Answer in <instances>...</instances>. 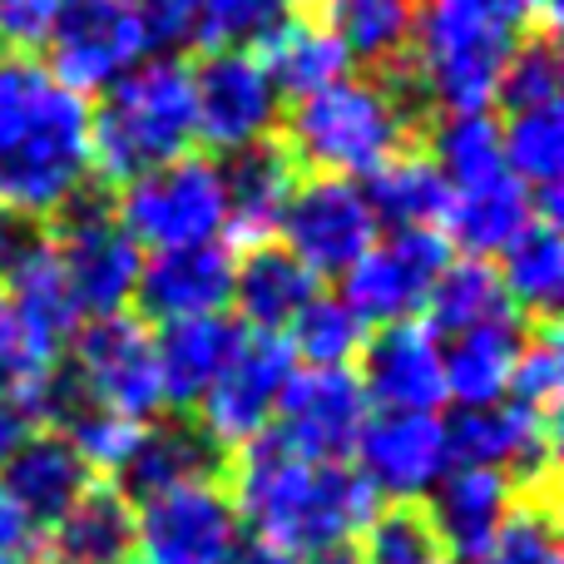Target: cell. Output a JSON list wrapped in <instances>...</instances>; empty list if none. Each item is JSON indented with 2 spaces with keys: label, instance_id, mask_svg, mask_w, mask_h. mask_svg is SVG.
<instances>
[{
  "label": "cell",
  "instance_id": "1",
  "mask_svg": "<svg viewBox=\"0 0 564 564\" xmlns=\"http://www.w3.org/2000/svg\"><path fill=\"white\" fill-rule=\"evenodd\" d=\"M224 490L258 545L288 550L302 564H341L361 525L381 510L347 460H307L273 431L234 451Z\"/></svg>",
  "mask_w": 564,
  "mask_h": 564
},
{
  "label": "cell",
  "instance_id": "2",
  "mask_svg": "<svg viewBox=\"0 0 564 564\" xmlns=\"http://www.w3.org/2000/svg\"><path fill=\"white\" fill-rule=\"evenodd\" d=\"M89 99L40 59H0V218L50 224L85 198L95 174Z\"/></svg>",
  "mask_w": 564,
  "mask_h": 564
},
{
  "label": "cell",
  "instance_id": "3",
  "mask_svg": "<svg viewBox=\"0 0 564 564\" xmlns=\"http://www.w3.org/2000/svg\"><path fill=\"white\" fill-rule=\"evenodd\" d=\"M282 149L312 178H347L367 184L377 169H387L397 154L411 149V105L397 85L367 75H347L317 95L297 99L282 119Z\"/></svg>",
  "mask_w": 564,
  "mask_h": 564
},
{
  "label": "cell",
  "instance_id": "4",
  "mask_svg": "<svg viewBox=\"0 0 564 564\" xmlns=\"http://www.w3.org/2000/svg\"><path fill=\"white\" fill-rule=\"evenodd\" d=\"M520 25L500 0H416L406 69L421 99L441 115H490Z\"/></svg>",
  "mask_w": 564,
  "mask_h": 564
},
{
  "label": "cell",
  "instance_id": "5",
  "mask_svg": "<svg viewBox=\"0 0 564 564\" xmlns=\"http://www.w3.org/2000/svg\"><path fill=\"white\" fill-rule=\"evenodd\" d=\"M95 174L129 184L159 164L194 154V75L178 55H149L89 105Z\"/></svg>",
  "mask_w": 564,
  "mask_h": 564
},
{
  "label": "cell",
  "instance_id": "6",
  "mask_svg": "<svg viewBox=\"0 0 564 564\" xmlns=\"http://www.w3.org/2000/svg\"><path fill=\"white\" fill-rule=\"evenodd\" d=\"M139 253L224 243V164L208 154H184L149 174L119 184V204L109 208Z\"/></svg>",
  "mask_w": 564,
  "mask_h": 564
},
{
  "label": "cell",
  "instance_id": "7",
  "mask_svg": "<svg viewBox=\"0 0 564 564\" xmlns=\"http://www.w3.org/2000/svg\"><path fill=\"white\" fill-rule=\"evenodd\" d=\"M69 381L79 401L99 411H115L129 421H154L169 411L164 371H159L154 332L134 312H115L69 337Z\"/></svg>",
  "mask_w": 564,
  "mask_h": 564
},
{
  "label": "cell",
  "instance_id": "8",
  "mask_svg": "<svg viewBox=\"0 0 564 564\" xmlns=\"http://www.w3.org/2000/svg\"><path fill=\"white\" fill-rule=\"evenodd\" d=\"M40 50H45L40 65L79 99H89L154 55V40L139 0H65Z\"/></svg>",
  "mask_w": 564,
  "mask_h": 564
},
{
  "label": "cell",
  "instance_id": "9",
  "mask_svg": "<svg viewBox=\"0 0 564 564\" xmlns=\"http://www.w3.org/2000/svg\"><path fill=\"white\" fill-rule=\"evenodd\" d=\"M451 258L456 248L436 228H381L377 243L341 273V297L371 332L391 322H416Z\"/></svg>",
  "mask_w": 564,
  "mask_h": 564
},
{
  "label": "cell",
  "instance_id": "10",
  "mask_svg": "<svg viewBox=\"0 0 564 564\" xmlns=\"http://www.w3.org/2000/svg\"><path fill=\"white\" fill-rule=\"evenodd\" d=\"M243 525L224 480H188L134 506V564H228Z\"/></svg>",
  "mask_w": 564,
  "mask_h": 564
},
{
  "label": "cell",
  "instance_id": "11",
  "mask_svg": "<svg viewBox=\"0 0 564 564\" xmlns=\"http://www.w3.org/2000/svg\"><path fill=\"white\" fill-rule=\"evenodd\" d=\"M194 75V134L214 154H243V149L273 144L282 124V99L258 65L253 50H208Z\"/></svg>",
  "mask_w": 564,
  "mask_h": 564
},
{
  "label": "cell",
  "instance_id": "12",
  "mask_svg": "<svg viewBox=\"0 0 564 564\" xmlns=\"http://www.w3.org/2000/svg\"><path fill=\"white\" fill-rule=\"evenodd\" d=\"M297 371L288 341L268 337V332H243L234 347V357L224 361V371L214 377V387L198 397L194 426L214 441L218 451H238L248 441L268 436L278 416V401L288 377Z\"/></svg>",
  "mask_w": 564,
  "mask_h": 564
},
{
  "label": "cell",
  "instance_id": "13",
  "mask_svg": "<svg viewBox=\"0 0 564 564\" xmlns=\"http://www.w3.org/2000/svg\"><path fill=\"white\" fill-rule=\"evenodd\" d=\"M381 224L377 208L367 198V184H347V178H307L292 188L288 208L278 224V248H288L312 278H341L371 243H377Z\"/></svg>",
  "mask_w": 564,
  "mask_h": 564
},
{
  "label": "cell",
  "instance_id": "14",
  "mask_svg": "<svg viewBox=\"0 0 564 564\" xmlns=\"http://www.w3.org/2000/svg\"><path fill=\"white\" fill-rule=\"evenodd\" d=\"M357 476L387 506H421L451 470L446 421L436 411H371L357 446Z\"/></svg>",
  "mask_w": 564,
  "mask_h": 564
},
{
  "label": "cell",
  "instance_id": "15",
  "mask_svg": "<svg viewBox=\"0 0 564 564\" xmlns=\"http://www.w3.org/2000/svg\"><path fill=\"white\" fill-rule=\"evenodd\" d=\"M451 466H480L506 476L520 496H550L555 486V421L500 401V406L456 411L446 421Z\"/></svg>",
  "mask_w": 564,
  "mask_h": 564
},
{
  "label": "cell",
  "instance_id": "16",
  "mask_svg": "<svg viewBox=\"0 0 564 564\" xmlns=\"http://www.w3.org/2000/svg\"><path fill=\"white\" fill-rule=\"evenodd\" d=\"M55 253H59V268H65L69 297H75V307H79V322L85 317L99 322V317H115V312H129L144 253L129 243V234L115 224L109 208L79 198V204L59 218Z\"/></svg>",
  "mask_w": 564,
  "mask_h": 564
},
{
  "label": "cell",
  "instance_id": "17",
  "mask_svg": "<svg viewBox=\"0 0 564 564\" xmlns=\"http://www.w3.org/2000/svg\"><path fill=\"white\" fill-rule=\"evenodd\" d=\"M371 401L351 367H297L282 387L273 436L307 460H347Z\"/></svg>",
  "mask_w": 564,
  "mask_h": 564
},
{
  "label": "cell",
  "instance_id": "18",
  "mask_svg": "<svg viewBox=\"0 0 564 564\" xmlns=\"http://www.w3.org/2000/svg\"><path fill=\"white\" fill-rule=\"evenodd\" d=\"M0 297L6 312L30 341L65 357L69 337L79 332V307L69 297L50 234H6L0 238Z\"/></svg>",
  "mask_w": 564,
  "mask_h": 564
},
{
  "label": "cell",
  "instance_id": "19",
  "mask_svg": "<svg viewBox=\"0 0 564 564\" xmlns=\"http://www.w3.org/2000/svg\"><path fill=\"white\" fill-rule=\"evenodd\" d=\"M351 371H357L371 411H441L446 406L441 337L421 317L377 327Z\"/></svg>",
  "mask_w": 564,
  "mask_h": 564
},
{
  "label": "cell",
  "instance_id": "20",
  "mask_svg": "<svg viewBox=\"0 0 564 564\" xmlns=\"http://www.w3.org/2000/svg\"><path fill=\"white\" fill-rule=\"evenodd\" d=\"M234 268L238 253L228 243L149 253L144 268H139L134 302L144 307V322H159V327L228 317V307H234Z\"/></svg>",
  "mask_w": 564,
  "mask_h": 564
},
{
  "label": "cell",
  "instance_id": "21",
  "mask_svg": "<svg viewBox=\"0 0 564 564\" xmlns=\"http://www.w3.org/2000/svg\"><path fill=\"white\" fill-rule=\"evenodd\" d=\"M516 500L520 490L506 476H496V470L451 466L421 510H426L431 530L441 540V555H451L456 564H480L490 540L506 525V516L516 510Z\"/></svg>",
  "mask_w": 564,
  "mask_h": 564
},
{
  "label": "cell",
  "instance_id": "22",
  "mask_svg": "<svg viewBox=\"0 0 564 564\" xmlns=\"http://www.w3.org/2000/svg\"><path fill=\"white\" fill-rule=\"evenodd\" d=\"M35 564H134V500L95 480L50 530H40Z\"/></svg>",
  "mask_w": 564,
  "mask_h": 564
},
{
  "label": "cell",
  "instance_id": "23",
  "mask_svg": "<svg viewBox=\"0 0 564 564\" xmlns=\"http://www.w3.org/2000/svg\"><path fill=\"white\" fill-rule=\"evenodd\" d=\"M0 486H6V496L15 500L20 510H25L30 525L50 530L89 486H95V476H89V466L75 456V446H69L59 431H30V436L15 446V456L0 466Z\"/></svg>",
  "mask_w": 564,
  "mask_h": 564
},
{
  "label": "cell",
  "instance_id": "24",
  "mask_svg": "<svg viewBox=\"0 0 564 564\" xmlns=\"http://www.w3.org/2000/svg\"><path fill=\"white\" fill-rule=\"evenodd\" d=\"M292 188H297V164L282 144H258L234 154L224 164V238H234L238 248L268 243L282 224Z\"/></svg>",
  "mask_w": 564,
  "mask_h": 564
},
{
  "label": "cell",
  "instance_id": "25",
  "mask_svg": "<svg viewBox=\"0 0 564 564\" xmlns=\"http://www.w3.org/2000/svg\"><path fill=\"white\" fill-rule=\"evenodd\" d=\"M253 55H258V65L268 69L282 105H288V99L297 105V99L317 95V89L351 75V55L341 50V40L332 35L317 15H292V10L268 30Z\"/></svg>",
  "mask_w": 564,
  "mask_h": 564
},
{
  "label": "cell",
  "instance_id": "26",
  "mask_svg": "<svg viewBox=\"0 0 564 564\" xmlns=\"http://www.w3.org/2000/svg\"><path fill=\"white\" fill-rule=\"evenodd\" d=\"M322 292V282L278 243H258L238 253L234 268V307L243 317V332H268L282 337L302 307Z\"/></svg>",
  "mask_w": 564,
  "mask_h": 564
},
{
  "label": "cell",
  "instance_id": "27",
  "mask_svg": "<svg viewBox=\"0 0 564 564\" xmlns=\"http://www.w3.org/2000/svg\"><path fill=\"white\" fill-rule=\"evenodd\" d=\"M520 317L516 322H490V327H470L456 337H441V371H446V401L456 411L500 406L510 391V371L520 357Z\"/></svg>",
  "mask_w": 564,
  "mask_h": 564
},
{
  "label": "cell",
  "instance_id": "28",
  "mask_svg": "<svg viewBox=\"0 0 564 564\" xmlns=\"http://www.w3.org/2000/svg\"><path fill=\"white\" fill-rule=\"evenodd\" d=\"M535 214H540L535 194H530L525 184H516V174H506V178H490V184H476V188H456L441 234H446V243L456 248L460 258H486V263H496V253Z\"/></svg>",
  "mask_w": 564,
  "mask_h": 564
},
{
  "label": "cell",
  "instance_id": "29",
  "mask_svg": "<svg viewBox=\"0 0 564 564\" xmlns=\"http://www.w3.org/2000/svg\"><path fill=\"white\" fill-rule=\"evenodd\" d=\"M218 456H224V451H218L194 421H149L134 460L124 466V476H119L115 486L139 506V500L164 496V490L188 486V480L218 476Z\"/></svg>",
  "mask_w": 564,
  "mask_h": 564
},
{
  "label": "cell",
  "instance_id": "30",
  "mask_svg": "<svg viewBox=\"0 0 564 564\" xmlns=\"http://www.w3.org/2000/svg\"><path fill=\"white\" fill-rule=\"evenodd\" d=\"M243 327L228 317H198V322H174V327L154 332L159 347V371H164V397L169 411H194L198 397L214 387L224 361L234 357Z\"/></svg>",
  "mask_w": 564,
  "mask_h": 564
},
{
  "label": "cell",
  "instance_id": "31",
  "mask_svg": "<svg viewBox=\"0 0 564 564\" xmlns=\"http://www.w3.org/2000/svg\"><path fill=\"white\" fill-rule=\"evenodd\" d=\"M496 273L506 288L510 307L525 317L550 322L564 297V238H560V218L535 214L506 248L496 253Z\"/></svg>",
  "mask_w": 564,
  "mask_h": 564
},
{
  "label": "cell",
  "instance_id": "32",
  "mask_svg": "<svg viewBox=\"0 0 564 564\" xmlns=\"http://www.w3.org/2000/svg\"><path fill=\"white\" fill-rule=\"evenodd\" d=\"M500 154L516 184L535 194V208L560 218V184H564V109L560 105H530L506 109L500 124Z\"/></svg>",
  "mask_w": 564,
  "mask_h": 564
},
{
  "label": "cell",
  "instance_id": "33",
  "mask_svg": "<svg viewBox=\"0 0 564 564\" xmlns=\"http://www.w3.org/2000/svg\"><path fill=\"white\" fill-rule=\"evenodd\" d=\"M367 198L377 208L381 228H436L441 234L446 208H451L446 178H441L436 159L421 154V149H406L387 169H377L367 178Z\"/></svg>",
  "mask_w": 564,
  "mask_h": 564
},
{
  "label": "cell",
  "instance_id": "34",
  "mask_svg": "<svg viewBox=\"0 0 564 564\" xmlns=\"http://www.w3.org/2000/svg\"><path fill=\"white\" fill-rule=\"evenodd\" d=\"M426 312H431L426 327L436 332V337H456V332L520 317V312L510 307L506 288H500L496 263H486V258H451V268L441 273L436 292H431Z\"/></svg>",
  "mask_w": 564,
  "mask_h": 564
},
{
  "label": "cell",
  "instance_id": "35",
  "mask_svg": "<svg viewBox=\"0 0 564 564\" xmlns=\"http://www.w3.org/2000/svg\"><path fill=\"white\" fill-rule=\"evenodd\" d=\"M317 20L341 40L351 65H397L406 55L416 0H322Z\"/></svg>",
  "mask_w": 564,
  "mask_h": 564
},
{
  "label": "cell",
  "instance_id": "36",
  "mask_svg": "<svg viewBox=\"0 0 564 564\" xmlns=\"http://www.w3.org/2000/svg\"><path fill=\"white\" fill-rule=\"evenodd\" d=\"M367 337H371V327L347 307L341 292H317L292 317V327L282 332L297 367H357Z\"/></svg>",
  "mask_w": 564,
  "mask_h": 564
},
{
  "label": "cell",
  "instance_id": "37",
  "mask_svg": "<svg viewBox=\"0 0 564 564\" xmlns=\"http://www.w3.org/2000/svg\"><path fill=\"white\" fill-rule=\"evenodd\" d=\"M446 188H476L490 178H506V154H500V124L490 115H446L436 129V144H431Z\"/></svg>",
  "mask_w": 564,
  "mask_h": 564
},
{
  "label": "cell",
  "instance_id": "38",
  "mask_svg": "<svg viewBox=\"0 0 564 564\" xmlns=\"http://www.w3.org/2000/svg\"><path fill=\"white\" fill-rule=\"evenodd\" d=\"M441 540L421 506H387L351 540L347 564H441Z\"/></svg>",
  "mask_w": 564,
  "mask_h": 564
},
{
  "label": "cell",
  "instance_id": "39",
  "mask_svg": "<svg viewBox=\"0 0 564 564\" xmlns=\"http://www.w3.org/2000/svg\"><path fill=\"white\" fill-rule=\"evenodd\" d=\"M288 15V0H194L188 45L194 50H258Z\"/></svg>",
  "mask_w": 564,
  "mask_h": 564
},
{
  "label": "cell",
  "instance_id": "40",
  "mask_svg": "<svg viewBox=\"0 0 564 564\" xmlns=\"http://www.w3.org/2000/svg\"><path fill=\"white\" fill-rule=\"evenodd\" d=\"M59 436L75 446V456L89 466V476H109V486H115L124 476V466L134 460L139 441H144V421L115 416V411H99V406H79Z\"/></svg>",
  "mask_w": 564,
  "mask_h": 564
},
{
  "label": "cell",
  "instance_id": "41",
  "mask_svg": "<svg viewBox=\"0 0 564 564\" xmlns=\"http://www.w3.org/2000/svg\"><path fill=\"white\" fill-rule=\"evenodd\" d=\"M560 397H564V347L555 322H540L535 332H525L520 341L516 371H510V391L506 401L535 411V416H560Z\"/></svg>",
  "mask_w": 564,
  "mask_h": 564
},
{
  "label": "cell",
  "instance_id": "42",
  "mask_svg": "<svg viewBox=\"0 0 564 564\" xmlns=\"http://www.w3.org/2000/svg\"><path fill=\"white\" fill-rule=\"evenodd\" d=\"M480 564H564L560 520L550 496H520Z\"/></svg>",
  "mask_w": 564,
  "mask_h": 564
},
{
  "label": "cell",
  "instance_id": "43",
  "mask_svg": "<svg viewBox=\"0 0 564 564\" xmlns=\"http://www.w3.org/2000/svg\"><path fill=\"white\" fill-rule=\"evenodd\" d=\"M59 10H65V0H0V45L40 50L55 30Z\"/></svg>",
  "mask_w": 564,
  "mask_h": 564
},
{
  "label": "cell",
  "instance_id": "44",
  "mask_svg": "<svg viewBox=\"0 0 564 564\" xmlns=\"http://www.w3.org/2000/svg\"><path fill=\"white\" fill-rule=\"evenodd\" d=\"M35 545H40V530L30 525L25 510L6 496V486H0V555L25 564V560H35Z\"/></svg>",
  "mask_w": 564,
  "mask_h": 564
},
{
  "label": "cell",
  "instance_id": "45",
  "mask_svg": "<svg viewBox=\"0 0 564 564\" xmlns=\"http://www.w3.org/2000/svg\"><path fill=\"white\" fill-rule=\"evenodd\" d=\"M506 15L516 20L525 35H555V20H560V0H500Z\"/></svg>",
  "mask_w": 564,
  "mask_h": 564
},
{
  "label": "cell",
  "instance_id": "46",
  "mask_svg": "<svg viewBox=\"0 0 564 564\" xmlns=\"http://www.w3.org/2000/svg\"><path fill=\"white\" fill-rule=\"evenodd\" d=\"M25 436H30V421L20 416L15 406H6V401H0V466L15 456V446H20Z\"/></svg>",
  "mask_w": 564,
  "mask_h": 564
},
{
  "label": "cell",
  "instance_id": "47",
  "mask_svg": "<svg viewBox=\"0 0 564 564\" xmlns=\"http://www.w3.org/2000/svg\"><path fill=\"white\" fill-rule=\"evenodd\" d=\"M228 564H302L297 555H288V550H273V545H258V540H248V545L234 550V560Z\"/></svg>",
  "mask_w": 564,
  "mask_h": 564
},
{
  "label": "cell",
  "instance_id": "48",
  "mask_svg": "<svg viewBox=\"0 0 564 564\" xmlns=\"http://www.w3.org/2000/svg\"><path fill=\"white\" fill-rule=\"evenodd\" d=\"M0 564H20V560H6V555H0Z\"/></svg>",
  "mask_w": 564,
  "mask_h": 564
},
{
  "label": "cell",
  "instance_id": "49",
  "mask_svg": "<svg viewBox=\"0 0 564 564\" xmlns=\"http://www.w3.org/2000/svg\"><path fill=\"white\" fill-rule=\"evenodd\" d=\"M0 317H6V297H0Z\"/></svg>",
  "mask_w": 564,
  "mask_h": 564
},
{
  "label": "cell",
  "instance_id": "50",
  "mask_svg": "<svg viewBox=\"0 0 564 564\" xmlns=\"http://www.w3.org/2000/svg\"><path fill=\"white\" fill-rule=\"evenodd\" d=\"M0 59H6V45H0Z\"/></svg>",
  "mask_w": 564,
  "mask_h": 564
},
{
  "label": "cell",
  "instance_id": "51",
  "mask_svg": "<svg viewBox=\"0 0 564 564\" xmlns=\"http://www.w3.org/2000/svg\"><path fill=\"white\" fill-rule=\"evenodd\" d=\"M441 564H456V560H441Z\"/></svg>",
  "mask_w": 564,
  "mask_h": 564
},
{
  "label": "cell",
  "instance_id": "52",
  "mask_svg": "<svg viewBox=\"0 0 564 564\" xmlns=\"http://www.w3.org/2000/svg\"><path fill=\"white\" fill-rule=\"evenodd\" d=\"M0 238H6V228H0Z\"/></svg>",
  "mask_w": 564,
  "mask_h": 564
},
{
  "label": "cell",
  "instance_id": "53",
  "mask_svg": "<svg viewBox=\"0 0 564 564\" xmlns=\"http://www.w3.org/2000/svg\"><path fill=\"white\" fill-rule=\"evenodd\" d=\"M288 6H292V0H288Z\"/></svg>",
  "mask_w": 564,
  "mask_h": 564
},
{
  "label": "cell",
  "instance_id": "54",
  "mask_svg": "<svg viewBox=\"0 0 564 564\" xmlns=\"http://www.w3.org/2000/svg\"><path fill=\"white\" fill-rule=\"evenodd\" d=\"M341 564H347V560H341Z\"/></svg>",
  "mask_w": 564,
  "mask_h": 564
}]
</instances>
